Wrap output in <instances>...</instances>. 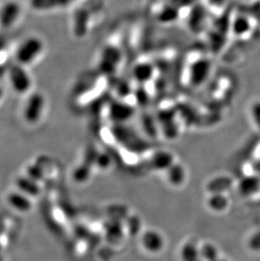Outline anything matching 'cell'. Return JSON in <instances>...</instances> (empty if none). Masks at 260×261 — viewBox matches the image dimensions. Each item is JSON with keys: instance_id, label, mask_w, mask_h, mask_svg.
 Wrapping results in <instances>:
<instances>
[{"instance_id": "obj_13", "label": "cell", "mask_w": 260, "mask_h": 261, "mask_svg": "<svg viewBox=\"0 0 260 261\" xmlns=\"http://www.w3.org/2000/svg\"><path fill=\"white\" fill-rule=\"evenodd\" d=\"M257 170H258V173L260 175V159L258 160V163H257Z\"/></svg>"}, {"instance_id": "obj_9", "label": "cell", "mask_w": 260, "mask_h": 261, "mask_svg": "<svg viewBox=\"0 0 260 261\" xmlns=\"http://www.w3.org/2000/svg\"><path fill=\"white\" fill-rule=\"evenodd\" d=\"M182 257L184 261H202L201 253L199 249L192 246L184 247L182 252Z\"/></svg>"}, {"instance_id": "obj_4", "label": "cell", "mask_w": 260, "mask_h": 261, "mask_svg": "<svg viewBox=\"0 0 260 261\" xmlns=\"http://www.w3.org/2000/svg\"><path fill=\"white\" fill-rule=\"evenodd\" d=\"M21 14L20 5L15 1H8L0 8V27L4 29L12 28Z\"/></svg>"}, {"instance_id": "obj_1", "label": "cell", "mask_w": 260, "mask_h": 261, "mask_svg": "<svg viewBox=\"0 0 260 261\" xmlns=\"http://www.w3.org/2000/svg\"><path fill=\"white\" fill-rule=\"evenodd\" d=\"M44 49V43L41 38L37 37H29L25 38L15 52L16 63L23 66L33 64Z\"/></svg>"}, {"instance_id": "obj_6", "label": "cell", "mask_w": 260, "mask_h": 261, "mask_svg": "<svg viewBox=\"0 0 260 261\" xmlns=\"http://www.w3.org/2000/svg\"><path fill=\"white\" fill-rule=\"evenodd\" d=\"M239 190L243 196L251 197L260 192V177L257 175L248 176L241 181Z\"/></svg>"}, {"instance_id": "obj_15", "label": "cell", "mask_w": 260, "mask_h": 261, "mask_svg": "<svg viewBox=\"0 0 260 261\" xmlns=\"http://www.w3.org/2000/svg\"><path fill=\"white\" fill-rule=\"evenodd\" d=\"M213 261H216V260H213ZM219 261H226V260H219Z\"/></svg>"}, {"instance_id": "obj_10", "label": "cell", "mask_w": 260, "mask_h": 261, "mask_svg": "<svg viewBox=\"0 0 260 261\" xmlns=\"http://www.w3.org/2000/svg\"><path fill=\"white\" fill-rule=\"evenodd\" d=\"M248 247L252 251L260 253V229L251 236L248 240Z\"/></svg>"}, {"instance_id": "obj_3", "label": "cell", "mask_w": 260, "mask_h": 261, "mask_svg": "<svg viewBox=\"0 0 260 261\" xmlns=\"http://www.w3.org/2000/svg\"><path fill=\"white\" fill-rule=\"evenodd\" d=\"M46 100L42 93L34 92L29 96L24 109V118L29 124H35L41 120L44 113Z\"/></svg>"}, {"instance_id": "obj_2", "label": "cell", "mask_w": 260, "mask_h": 261, "mask_svg": "<svg viewBox=\"0 0 260 261\" xmlns=\"http://www.w3.org/2000/svg\"><path fill=\"white\" fill-rule=\"evenodd\" d=\"M9 80L13 90L18 94L27 93L32 87V81L25 66L21 64H13L9 69Z\"/></svg>"}, {"instance_id": "obj_7", "label": "cell", "mask_w": 260, "mask_h": 261, "mask_svg": "<svg viewBox=\"0 0 260 261\" xmlns=\"http://www.w3.org/2000/svg\"><path fill=\"white\" fill-rule=\"evenodd\" d=\"M8 202L19 212H28L32 210V203L24 193H10L8 195Z\"/></svg>"}, {"instance_id": "obj_5", "label": "cell", "mask_w": 260, "mask_h": 261, "mask_svg": "<svg viewBox=\"0 0 260 261\" xmlns=\"http://www.w3.org/2000/svg\"><path fill=\"white\" fill-rule=\"evenodd\" d=\"M74 0H30V5L37 11L59 10L71 5Z\"/></svg>"}, {"instance_id": "obj_8", "label": "cell", "mask_w": 260, "mask_h": 261, "mask_svg": "<svg viewBox=\"0 0 260 261\" xmlns=\"http://www.w3.org/2000/svg\"><path fill=\"white\" fill-rule=\"evenodd\" d=\"M142 243L145 249L150 252L159 251L163 244L162 238L155 232H146L143 238Z\"/></svg>"}, {"instance_id": "obj_14", "label": "cell", "mask_w": 260, "mask_h": 261, "mask_svg": "<svg viewBox=\"0 0 260 261\" xmlns=\"http://www.w3.org/2000/svg\"><path fill=\"white\" fill-rule=\"evenodd\" d=\"M3 96H4V91H3L2 88L0 87V101H1Z\"/></svg>"}, {"instance_id": "obj_12", "label": "cell", "mask_w": 260, "mask_h": 261, "mask_svg": "<svg viewBox=\"0 0 260 261\" xmlns=\"http://www.w3.org/2000/svg\"><path fill=\"white\" fill-rule=\"evenodd\" d=\"M253 118H254L256 125L258 126L260 130V104L256 105L253 109Z\"/></svg>"}, {"instance_id": "obj_11", "label": "cell", "mask_w": 260, "mask_h": 261, "mask_svg": "<svg viewBox=\"0 0 260 261\" xmlns=\"http://www.w3.org/2000/svg\"><path fill=\"white\" fill-rule=\"evenodd\" d=\"M210 203H211V206L213 207L215 209L217 206V204H219V211H221V210L225 209V207L227 205V200L222 195H218L217 197L213 198V199L211 198Z\"/></svg>"}]
</instances>
